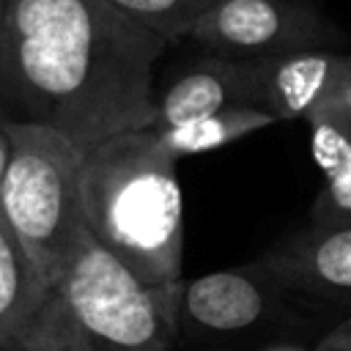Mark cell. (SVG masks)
Wrapping results in <instances>:
<instances>
[{
  "instance_id": "obj_1",
  "label": "cell",
  "mask_w": 351,
  "mask_h": 351,
  "mask_svg": "<svg viewBox=\"0 0 351 351\" xmlns=\"http://www.w3.org/2000/svg\"><path fill=\"white\" fill-rule=\"evenodd\" d=\"M165 47L107 0H8L0 121L52 126L82 151L151 129Z\"/></svg>"
},
{
  "instance_id": "obj_7",
  "label": "cell",
  "mask_w": 351,
  "mask_h": 351,
  "mask_svg": "<svg viewBox=\"0 0 351 351\" xmlns=\"http://www.w3.org/2000/svg\"><path fill=\"white\" fill-rule=\"evenodd\" d=\"M247 60V104L277 121H310L337 90L346 55L324 47Z\"/></svg>"
},
{
  "instance_id": "obj_10",
  "label": "cell",
  "mask_w": 351,
  "mask_h": 351,
  "mask_svg": "<svg viewBox=\"0 0 351 351\" xmlns=\"http://www.w3.org/2000/svg\"><path fill=\"white\" fill-rule=\"evenodd\" d=\"M49 288L52 285L0 211V348L33 318Z\"/></svg>"
},
{
  "instance_id": "obj_17",
  "label": "cell",
  "mask_w": 351,
  "mask_h": 351,
  "mask_svg": "<svg viewBox=\"0 0 351 351\" xmlns=\"http://www.w3.org/2000/svg\"><path fill=\"white\" fill-rule=\"evenodd\" d=\"M340 96L351 110V52L346 55V69H343V80H340Z\"/></svg>"
},
{
  "instance_id": "obj_3",
  "label": "cell",
  "mask_w": 351,
  "mask_h": 351,
  "mask_svg": "<svg viewBox=\"0 0 351 351\" xmlns=\"http://www.w3.org/2000/svg\"><path fill=\"white\" fill-rule=\"evenodd\" d=\"M178 282L145 285L90 233L11 351H173Z\"/></svg>"
},
{
  "instance_id": "obj_8",
  "label": "cell",
  "mask_w": 351,
  "mask_h": 351,
  "mask_svg": "<svg viewBox=\"0 0 351 351\" xmlns=\"http://www.w3.org/2000/svg\"><path fill=\"white\" fill-rule=\"evenodd\" d=\"M261 263L293 293L351 310V225H307Z\"/></svg>"
},
{
  "instance_id": "obj_19",
  "label": "cell",
  "mask_w": 351,
  "mask_h": 351,
  "mask_svg": "<svg viewBox=\"0 0 351 351\" xmlns=\"http://www.w3.org/2000/svg\"><path fill=\"white\" fill-rule=\"evenodd\" d=\"M266 351H304V348H299V346H285V343H282V346H269Z\"/></svg>"
},
{
  "instance_id": "obj_20",
  "label": "cell",
  "mask_w": 351,
  "mask_h": 351,
  "mask_svg": "<svg viewBox=\"0 0 351 351\" xmlns=\"http://www.w3.org/2000/svg\"><path fill=\"white\" fill-rule=\"evenodd\" d=\"M0 351H11V348H0Z\"/></svg>"
},
{
  "instance_id": "obj_13",
  "label": "cell",
  "mask_w": 351,
  "mask_h": 351,
  "mask_svg": "<svg viewBox=\"0 0 351 351\" xmlns=\"http://www.w3.org/2000/svg\"><path fill=\"white\" fill-rule=\"evenodd\" d=\"M307 123L313 129L315 165L321 167L324 178H326V176L337 173L351 159V110L340 96V85H337L335 96Z\"/></svg>"
},
{
  "instance_id": "obj_9",
  "label": "cell",
  "mask_w": 351,
  "mask_h": 351,
  "mask_svg": "<svg viewBox=\"0 0 351 351\" xmlns=\"http://www.w3.org/2000/svg\"><path fill=\"white\" fill-rule=\"evenodd\" d=\"M233 104H247V60L208 55L192 63L162 90L154 101L151 129L162 132Z\"/></svg>"
},
{
  "instance_id": "obj_11",
  "label": "cell",
  "mask_w": 351,
  "mask_h": 351,
  "mask_svg": "<svg viewBox=\"0 0 351 351\" xmlns=\"http://www.w3.org/2000/svg\"><path fill=\"white\" fill-rule=\"evenodd\" d=\"M274 123H280V121L274 115H269L266 110L233 104V107L217 110L211 115H203V118L162 129V132L154 129V132L159 134L167 154L173 159H181V156H197V154L217 151L222 145H230V143H236L247 134H255L261 129H269Z\"/></svg>"
},
{
  "instance_id": "obj_6",
  "label": "cell",
  "mask_w": 351,
  "mask_h": 351,
  "mask_svg": "<svg viewBox=\"0 0 351 351\" xmlns=\"http://www.w3.org/2000/svg\"><path fill=\"white\" fill-rule=\"evenodd\" d=\"M288 288L261 263L178 280V335L225 337L271 321Z\"/></svg>"
},
{
  "instance_id": "obj_14",
  "label": "cell",
  "mask_w": 351,
  "mask_h": 351,
  "mask_svg": "<svg viewBox=\"0 0 351 351\" xmlns=\"http://www.w3.org/2000/svg\"><path fill=\"white\" fill-rule=\"evenodd\" d=\"M310 225H321V228L351 225V159L337 173L324 178V186L310 208Z\"/></svg>"
},
{
  "instance_id": "obj_12",
  "label": "cell",
  "mask_w": 351,
  "mask_h": 351,
  "mask_svg": "<svg viewBox=\"0 0 351 351\" xmlns=\"http://www.w3.org/2000/svg\"><path fill=\"white\" fill-rule=\"evenodd\" d=\"M132 22L156 33L167 44H178L192 36L195 25L219 0H107Z\"/></svg>"
},
{
  "instance_id": "obj_5",
  "label": "cell",
  "mask_w": 351,
  "mask_h": 351,
  "mask_svg": "<svg viewBox=\"0 0 351 351\" xmlns=\"http://www.w3.org/2000/svg\"><path fill=\"white\" fill-rule=\"evenodd\" d=\"M329 27L302 0H219L192 30V41L211 55L263 58L315 49Z\"/></svg>"
},
{
  "instance_id": "obj_18",
  "label": "cell",
  "mask_w": 351,
  "mask_h": 351,
  "mask_svg": "<svg viewBox=\"0 0 351 351\" xmlns=\"http://www.w3.org/2000/svg\"><path fill=\"white\" fill-rule=\"evenodd\" d=\"M5 27H8V0H0V63H3V47H5Z\"/></svg>"
},
{
  "instance_id": "obj_4",
  "label": "cell",
  "mask_w": 351,
  "mask_h": 351,
  "mask_svg": "<svg viewBox=\"0 0 351 351\" xmlns=\"http://www.w3.org/2000/svg\"><path fill=\"white\" fill-rule=\"evenodd\" d=\"M11 159L0 184V211L44 280L55 285L88 236L82 211L85 151L44 123L3 121Z\"/></svg>"
},
{
  "instance_id": "obj_2",
  "label": "cell",
  "mask_w": 351,
  "mask_h": 351,
  "mask_svg": "<svg viewBox=\"0 0 351 351\" xmlns=\"http://www.w3.org/2000/svg\"><path fill=\"white\" fill-rule=\"evenodd\" d=\"M82 211L88 233L145 285L184 277L181 184L154 129L121 132L85 151Z\"/></svg>"
},
{
  "instance_id": "obj_15",
  "label": "cell",
  "mask_w": 351,
  "mask_h": 351,
  "mask_svg": "<svg viewBox=\"0 0 351 351\" xmlns=\"http://www.w3.org/2000/svg\"><path fill=\"white\" fill-rule=\"evenodd\" d=\"M315 351H351V315L321 335Z\"/></svg>"
},
{
  "instance_id": "obj_16",
  "label": "cell",
  "mask_w": 351,
  "mask_h": 351,
  "mask_svg": "<svg viewBox=\"0 0 351 351\" xmlns=\"http://www.w3.org/2000/svg\"><path fill=\"white\" fill-rule=\"evenodd\" d=\"M8 159H11V137L5 132V123L0 121V184H3V176L8 170Z\"/></svg>"
}]
</instances>
